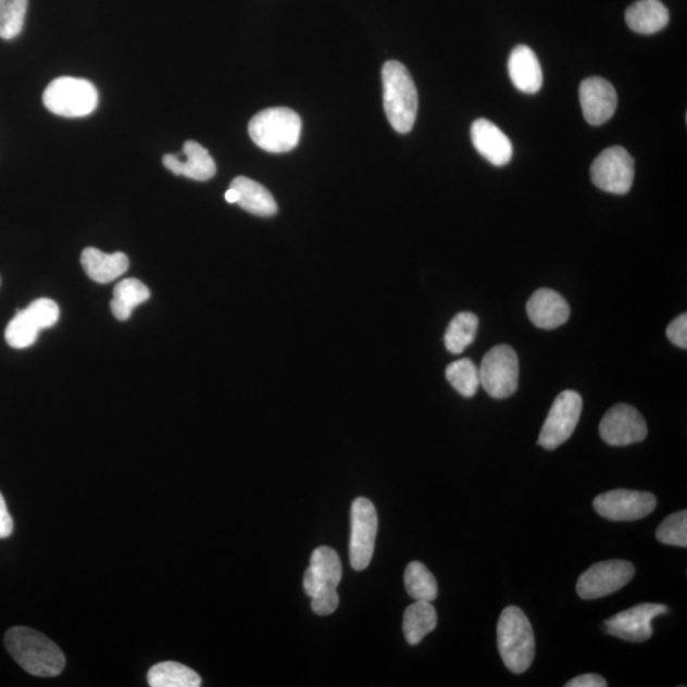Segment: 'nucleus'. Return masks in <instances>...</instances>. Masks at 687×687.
I'll return each instance as SVG.
<instances>
[{
  "label": "nucleus",
  "instance_id": "1",
  "mask_svg": "<svg viewBox=\"0 0 687 687\" xmlns=\"http://www.w3.org/2000/svg\"><path fill=\"white\" fill-rule=\"evenodd\" d=\"M4 644L13 660L29 675L55 677L65 667L62 649L43 634L29 627H12L5 634Z\"/></svg>",
  "mask_w": 687,
  "mask_h": 687
},
{
  "label": "nucleus",
  "instance_id": "2",
  "mask_svg": "<svg viewBox=\"0 0 687 687\" xmlns=\"http://www.w3.org/2000/svg\"><path fill=\"white\" fill-rule=\"evenodd\" d=\"M499 654L513 674H524L535 659V636L525 612L510 607L503 610L497 627Z\"/></svg>",
  "mask_w": 687,
  "mask_h": 687
},
{
  "label": "nucleus",
  "instance_id": "3",
  "mask_svg": "<svg viewBox=\"0 0 687 687\" xmlns=\"http://www.w3.org/2000/svg\"><path fill=\"white\" fill-rule=\"evenodd\" d=\"M384 107L392 128L407 134L413 129L417 114V91L405 65L390 61L383 68Z\"/></svg>",
  "mask_w": 687,
  "mask_h": 687
},
{
  "label": "nucleus",
  "instance_id": "4",
  "mask_svg": "<svg viewBox=\"0 0 687 687\" xmlns=\"http://www.w3.org/2000/svg\"><path fill=\"white\" fill-rule=\"evenodd\" d=\"M302 122L296 111L272 108L251 118L249 134L253 143L271 153L292 151L300 141Z\"/></svg>",
  "mask_w": 687,
  "mask_h": 687
},
{
  "label": "nucleus",
  "instance_id": "5",
  "mask_svg": "<svg viewBox=\"0 0 687 687\" xmlns=\"http://www.w3.org/2000/svg\"><path fill=\"white\" fill-rule=\"evenodd\" d=\"M43 104L52 114L63 117L91 115L99 104V92L91 82L61 77L52 80L45 89Z\"/></svg>",
  "mask_w": 687,
  "mask_h": 687
},
{
  "label": "nucleus",
  "instance_id": "6",
  "mask_svg": "<svg viewBox=\"0 0 687 687\" xmlns=\"http://www.w3.org/2000/svg\"><path fill=\"white\" fill-rule=\"evenodd\" d=\"M480 386L495 399L510 398L519 388L520 362L514 350L500 344L483 358Z\"/></svg>",
  "mask_w": 687,
  "mask_h": 687
},
{
  "label": "nucleus",
  "instance_id": "7",
  "mask_svg": "<svg viewBox=\"0 0 687 687\" xmlns=\"http://www.w3.org/2000/svg\"><path fill=\"white\" fill-rule=\"evenodd\" d=\"M349 560L354 571L367 570L375 552L378 517L367 498H357L350 513Z\"/></svg>",
  "mask_w": 687,
  "mask_h": 687
},
{
  "label": "nucleus",
  "instance_id": "8",
  "mask_svg": "<svg viewBox=\"0 0 687 687\" xmlns=\"http://www.w3.org/2000/svg\"><path fill=\"white\" fill-rule=\"evenodd\" d=\"M58 304L49 298L34 301L27 309L17 311L5 328V340L12 348L32 347L43 328L55 326L59 321Z\"/></svg>",
  "mask_w": 687,
  "mask_h": 687
},
{
  "label": "nucleus",
  "instance_id": "9",
  "mask_svg": "<svg viewBox=\"0 0 687 687\" xmlns=\"http://www.w3.org/2000/svg\"><path fill=\"white\" fill-rule=\"evenodd\" d=\"M584 400L576 391L566 390L557 396L539 437L545 450H555L570 439L580 420Z\"/></svg>",
  "mask_w": 687,
  "mask_h": 687
},
{
  "label": "nucleus",
  "instance_id": "10",
  "mask_svg": "<svg viewBox=\"0 0 687 687\" xmlns=\"http://www.w3.org/2000/svg\"><path fill=\"white\" fill-rule=\"evenodd\" d=\"M636 570L626 560L596 563L578 578L577 594L582 600L602 599L629 584Z\"/></svg>",
  "mask_w": 687,
  "mask_h": 687
},
{
  "label": "nucleus",
  "instance_id": "11",
  "mask_svg": "<svg viewBox=\"0 0 687 687\" xmlns=\"http://www.w3.org/2000/svg\"><path fill=\"white\" fill-rule=\"evenodd\" d=\"M589 174L597 188L624 196L633 186L634 159L624 147H610L597 157Z\"/></svg>",
  "mask_w": 687,
  "mask_h": 687
},
{
  "label": "nucleus",
  "instance_id": "12",
  "mask_svg": "<svg viewBox=\"0 0 687 687\" xmlns=\"http://www.w3.org/2000/svg\"><path fill=\"white\" fill-rule=\"evenodd\" d=\"M657 499L652 492L616 489L603 492L594 500V508L601 517L630 522L647 517L655 510Z\"/></svg>",
  "mask_w": 687,
  "mask_h": 687
},
{
  "label": "nucleus",
  "instance_id": "13",
  "mask_svg": "<svg viewBox=\"0 0 687 687\" xmlns=\"http://www.w3.org/2000/svg\"><path fill=\"white\" fill-rule=\"evenodd\" d=\"M669 608L660 603H644L636 608L619 612L604 622V632L633 644H644L652 637V620L667 614Z\"/></svg>",
  "mask_w": 687,
  "mask_h": 687
},
{
  "label": "nucleus",
  "instance_id": "14",
  "mask_svg": "<svg viewBox=\"0 0 687 687\" xmlns=\"http://www.w3.org/2000/svg\"><path fill=\"white\" fill-rule=\"evenodd\" d=\"M648 435L645 417L627 404L612 407L602 417L600 436L604 444L614 447L641 442Z\"/></svg>",
  "mask_w": 687,
  "mask_h": 687
},
{
  "label": "nucleus",
  "instance_id": "15",
  "mask_svg": "<svg viewBox=\"0 0 687 687\" xmlns=\"http://www.w3.org/2000/svg\"><path fill=\"white\" fill-rule=\"evenodd\" d=\"M342 567L338 552L332 548L321 547L313 551L310 566L304 573L303 587L305 595L312 599L338 594Z\"/></svg>",
  "mask_w": 687,
  "mask_h": 687
},
{
  "label": "nucleus",
  "instance_id": "16",
  "mask_svg": "<svg viewBox=\"0 0 687 687\" xmlns=\"http://www.w3.org/2000/svg\"><path fill=\"white\" fill-rule=\"evenodd\" d=\"M579 102L588 124L600 126L614 116L617 108V93L609 80L591 77L582 82Z\"/></svg>",
  "mask_w": 687,
  "mask_h": 687
},
{
  "label": "nucleus",
  "instance_id": "17",
  "mask_svg": "<svg viewBox=\"0 0 687 687\" xmlns=\"http://www.w3.org/2000/svg\"><path fill=\"white\" fill-rule=\"evenodd\" d=\"M163 166L176 176H185L196 182H208L216 172L215 162L207 149L197 141H185L182 154H166Z\"/></svg>",
  "mask_w": 687,
  "mask_h": 687
},
{
  "label": "nucleus",
  "instance_id": "18",
  "mask_svg": "<svg viewBox=\"0 0 687 687\" xmlns=\"http://www.w3.org/2000/svg\"><path fill=\"white\" fill-rule=\"evenodd\" d=\"M527 315L532 323L544 330H554L562 326L571 316L570 304L555 290L542 288L529 298Z\"/></svg>",
  "mask_w": 687,
  "mask_h": 687
},
{
  "label": "nucleus",
  "instance_id": "19",
  "mask_svg": "<svg viewBox=\"0 0 687 687\" xmlns=\"http://www.w3.org/2000/svg\"><path fill=\"white\" fill-rule=\"evenodd\" d=\"M472 140L476 151L492 166L503 167L511 162L513 147L510 138L487 118H477L473 124Z\"/></svg>",
  "mask_w": 687,
  "mask_h": 687
},
{
  "label": "nucleus",
  "instance_id": "20",
  "mask_svg": "<svg viewBox=\"0 0 687 687\" xmlns=\"http://www.w3.org/2000/svg\"><path fill=\"white\" fill-rule=\"evenodd\" d=\"M508 73L519 91L535 95L542 87V70L539 59L526 45L515 47L508 59Z\"/></svg>",
  "mask_w": 687,
  "mask_h": 687
},
{
  "label": "nucleus",
  "instance_id": "21",
  "mask_svg": "<svg viewBox=\"0 0 687 687\" xmlns=\"http://www.w3.org/2000/svg\"><path fill=\"white\" fill-rule=\"evenodd\" d=\"M80 263L89 278L101 284L114 282L129 268L125 253H104L93 248L82 252Z\"/></svg>",
  "mask_w": 687,
  "mask_h": 687
},
{
  "label": "nucleus",
  "instance_id": "22",
  "mask_svg": "<svg viewBox=\"0 0 687 687\" xmlns=\"http://www.w3.org/2000/svg\"><path fill=\"white\" fill-rule=\"evenodd\" d=\"M625 21L632 32L653 35L669 25L670 12L660 0H638L626 10Z\"/></svg>",
  "mask_w": 687,
  "mask_h": 687
},
{
  "label": "nucleus",
  "instance_id": "23",
  "mask_svg": "<svg viewBox=\"0 0 687 687\" xmlns=\"http://www.w3.org/2000/svg\"><path fill=\"white\" fill-rule=\"evenodd\" d=\"M230 188L238 192L237 204L253 215L272 216L278 212L275 199L265 186L251 180L249 177L238 176Z\"/></svg>",
  "mask_w": 687,
  "mask_h": 687
},
{
  "label": "nucleus",
  "instance_id": "24",
  "mask_svg": "<svg viewBox=\"0 0 687 687\" xmlns=\"http://www.w3.org/2000/svg\"><path fill=\"white\" fill-rule=\"evenodd\" d=\"M436 626L437 612L430 602L416 601L405 610L402 630L410 646L420 645Z\"/></svg>",
  "mask_w": 687,
  "mask_h": 687
},
{
  "label": "nucleus",
  "instance_id": "25",
  "mask_svg": "<svg viewBox=\"0 0 687 687\" xmlns=\"http://www.w3.org/2000/svg\"><path fill=\"white\" fill-rule=\"evenodd\" d=\"M151 687H199L201 677L196 671L178 662H162L148 672Z\"/></svg>",
  "mask_w": 687,
  "mask_h": 687
},
{
  "label": "nucleus",
  "instance_id": "26",
  "mask_svg": "<svg viewBox=\"0 0 687 687\" xmlns=\"http://www.w3.org/2000/svg\"><path fill=\"white\" fill-rule=\"evenodd\" d=\"M151 297V292L138 279H125L114 288V300L111 301V311L118 321L129 320L133 310L145 303Z\"/></svg>",
  "mask_w": 687,
  "mask_h": 687
},
{
  "label": "nucleus",
  "instance_id": "27",
  "mask_svg": "<svg viewBox=\"0 0 687 687\" xmlns=\"http://www.w3.org/2000/svg\"><path fill=\"white\" fill-rule=\"evenodd\" d=\"M479 328V318L473 312H460L455 315L445 334V344L448 352L461 354L472 346Z\"/></svg>",
  "mask_w": 687,
  "mask_h": 687
},
{
  "label": "nucleus",
  "instance_id": "28",
  "mask_svg": "<svg viewBox=\"0 0 687 687\" xmlns=\"http://www.w3.org/2000/svg\"><path fill=\"white\" fill-rule=\"evenodd\" d=\"M407 591L415 601L432 602L437 599L438 585L428 567L421 562H412L404 574Z\"/></svg>",
  "mask_w": 687,
  "mask_h": 687
},
{
  "label": "nucleus",
  "instance_id": "29",
  "mask_svg": "<svg viewBox=\"0 0 687 687\" xmlns=\"http://www.w3.org/2000/svg\"><path fill=\"white\" fill-rule=\"evenodd\" d=\"M446 378L454 390L464 396V398H473L480 387L479 369L467 358L448 365Z\"/></svg>",
  "mask_w": 687,
  "mask_h": 687
},
{
  "label": "nucleus",
  "instance_id": "30",
  "mask_svg": "<svg viewBox=\"0 0 687 687\" xmlns=\"http://www.w3.org/2000/svg\"><path fill=\"white\" fill-rule=\"evenodd\" d=\"M28 0H0V37L12 40L24 28Z\"/></svg>",
  "mask_w": 687,
  "mask_h": 687
},
{
  "label": "nucleus",
  "instance_id": "31",
  "mask_svg": "<svg viewBox=\"0 0 687 687\" xmlns=\"http://www.w3.org/2000/svg\"><path fill=\"white\" fill-rule=\"evenodd\" d=\"M657 540L670 547H687V512L679 511L669 515L655 533Z\"/></svg>",
  "mask_w": 687,
  "mask_h": 687
},
{
  "label": "nucleus",
  "instance_id": "32",
  "mask_svg": "<svg viewBox=\"0 0 687 687\" xmlns=\"http://www.w3.org/2000/svg\"><path fill=\"white\" fill-rule=\"evenodd\" d=\"M667 338L676 347L687 348V316L686 313L676 317L667 327Z\"/></svg>",
  "mask_w": 687,
  "mask_h": 687
},
{
  "label": "nucleus",
  "instance_id": "33",
  "mask_svg": "<svg viewBox=\"0 0 687 687\" xmlns=\"http://www.w3.org/2000/svg\"><path fill=\"white\" fill-rule=\"evenodd\" d=\"M13 533V519L7 508L5 500L0 492V539H7Z\"/></svg>",
  "mask_w": 687,
  "mask_h": 687
},
{
  "label": "nucleus",
  "instance_id": "34",
  "mask_svg": "<svg viewBox=\"0 0 687 687\" xmlns=\"http://www.w3.org/2000/svg\"><path fill=\"white\" fill-rule=\"evenodd\" d=\"M565 687H607L608 683L600 675L586 674L571 679L570 683L564 685Z\"/></svg>",
  "mask_w": 687,
  "mask_h": 687
},
{
  "label": "nucleus",
  "instance_id": "35",
  "mask_svg": "<svg viewBox=\"0 0 687 687\" xmlns=\"http://www.w3.org/2000/svg\"><path fill=\"white\" fill-rule=\"evenodd\" d=\"M238 198H240L238 197V192L233 188H229L226 192V200L230 204H237Z\"/></svg>",
  "mask_w": 687,
  "mask_h": 687
}]
</instances>
